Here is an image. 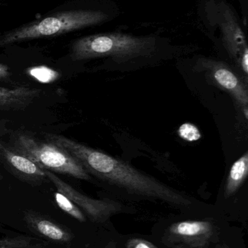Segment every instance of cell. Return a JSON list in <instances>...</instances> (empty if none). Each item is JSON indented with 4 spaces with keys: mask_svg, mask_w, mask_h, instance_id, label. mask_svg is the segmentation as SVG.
<instances>
[{
    "mask_svg": "<svg viewBox=\"0 0 248 248\" xmlns=\"http://www.w3.org/2000/svg\"><path fill=\"white\" fill-rule=\"evenodd\" d=\"M195 68L214 86L229 93L248 119V86L231 66L223 61L200 57L195 61Z\"/></svg>",
    "mask_w": 248,
    "mask_h": 248,
    "instance_id": "obj_6",
    "label": "cell"
},
{
    "mask_svg": "<svg viewBox=\"0 0 248 248\" xmlns=\"http://www.w3.org/2000/svg\"><path fill=\"white\" fill-rule=\"evenodd\" d=\"M54 198L58 206L66 214L71 216L80 222H85L87 219L84 213L64 194L57 191L54 193Z\"/></svg>",
    "mask_w": 248,
    "mask_h": 248,
    "instance_id": "obj_13",
    "label": "cell"
},
{
    "mask_svg": "<svg viewBox=\"0 0 248 248\" xmlns=\"http://www.w3.org/2000/svg\"><path fill=\"white\" fill-rule=\"evenodd\" d=\"M44 137L72 156L89 174L128 193L160 200L174 206L186 207L192 204L186 195L146 175L123 160L64 136L46 133Z\"/></svg>",
    "mask_w": 248,
    "mask_h": 248,
    "instance_id": "obj_1",
    "label": "cell"
},
{
    "mask_svg": "<svg viewBox=\"0 0 248 248\" xmlns=\"http://www.w3.org/2000/svg\"><path fill=\"white\" fill-rule=\"evenodd\" d=\"M4 144L0 142V155H1V151H2L3 148L4 147Z\"/></svg>",
    "mask_w": 248,
    "mask_h": 248,
    "instance_id": "obj_19",
    "label": "cell"
},
{
    "mask_svg": "<svg viewBox=\"0 0 248 248\" xmlns=\"http://www.w3.org/2000/svg\"><path fill=\"white\" fill-rule=\"evenodd\" d=\"M198 16L205 31L248 76V25L237 9L228 0H200Z\"/></svg>",
    "mask_w": 248,
    "mask_h": 248,
    "instance_id": "obj_3",
    "label": "cell"
},
{
    "mask_svg": "<svg viewBox=\"0 0 248 248\" xmlns=\"http://www.w3.org/2000/svg\"><path fill=\"white\" fill-rule=\"evenodd\" d=\"M11 148L44 170L82 180L90 179V175L72 156L48 140L42 141L31 134L17 133L13 137Z\"/></svg>",
    "mask_w": 248,
    "mask_h": 248,
    "instance_id": "obj_5",
    "label": "cell"
},
{
    "mask_svg": "<svg viewBox=\"0 0 248 248\" xmlns=\"http://www.w3.org/2000/svg\"><path fill=\"white\" fill-rule=\"evenodd\" d=\"M217 234L216 227L211 221L187 220L170 225L163 242L168 248H208Z\"/></svg>",
    "mask_w": 248,
    "mask_h": 248,
    "instance_id": "obj_7",
    "label": "cell"
},
{
    "mask_svg": "<svg viewBox=\"0 0 248 248\" xmlns=\"http://www.w3.org/2000/svg\"><path fill=\"white\" fill-rule=\"evenodd\" d=\"M24 217L31 230L52 241L68 243L73 240L72 234L69 231L39 214L28 211Z\"/></svg>",
    "mask_w": 248,
    "mask_h": 248,
    "instance_id": "obj_11",
    "label": "cell"
},
{
    "mask_svg": "<svg viewBox=\"0 0 248 248\" xmlns=\"http://www.w3.org/2000/svg\"><path fill=\"white\" fill-rule=\"evenodd\" d=\"M179 134L183 140H189V134H190V141H195L200 138V134L198 131V128L192 124H185L182 125L179 129Z\"/></svg>",
    "mask_w": 248,
    "mask_h": 248,
    "instance_id": "obj_16",
    "label": "cell"
},
{
    "mask_svg": "<svg viewBox=\"0 0 248 248\" xmlns=\"http://www.w3.org/2000/svg\"><path fill=\"white\" fill-rule=\"evenodd\" d=\"M217 248H229L226 246H219V247H218Z\"/></svg>",
    "mask_w": 248,
    "mask_h": 248,
    "instance_id": "obj_20",
    "label": "cell"
},
{
    "mask_svg": "<svg viewBox=\"0 0 248 248\" xmlns=\"http://www.w3.org/2000/svg\"><path fill=\"white\" fill-rule=\"evenodd\" d=\"M248 174V153L236 160L230 169L224 189V196L230 198L239 190L247 179Z\"/></svg>",
    "mask_w": 248,
    "mask_h": 248,
    "instance_id": "obj_12",
    "label": "cell"
},
{
    "mask_svg": "<svg viewBox=\"0 0 248 248\" xmlns=\"http://www.w3.org/2000/svg\"><path fill=\"white\" fill-rule=\"evenodd\" d=\"M119 10L115 4L103 9H80L60 12L20 26L0 37V48L39 38L58 36L113 20Z\"/></svg>",
    "mask_w": 248,
    "mask_h": 248,
    "instance_id": "obj_4",
    "label": "cell"
},
{
    "mask_svg": "<svg viewBox=\"0 0 248 248\" xmlns=\"http://www.w3.org/2000/svg\"><path fill=\"white\" fill-rule=\"evenodd\" d=\"M28 74L40 82L49 83L55 81L58 73L46 66H36L28 69Z\"/></svg>",
    "mask_w": 248,
    "mask_h": 248,
    "instance_id": "obj_15",
    "label": "cell"
},
{
    "mask_svg": "<svg viewBox=\"0 0 248 248\" xmlns=\"http://www.w3.org/2000/svg\"><path fill=\"white\" fill-rule=\"evenodd\" d=\"M44 243L29 237H5L0 240V248H41Z\"/></svg>",
    "mask_w": 248,
    "mask_h": 248,
    "instance_id": "obj_14",
    "label": "cell"
},
{
    "mask_svg": "<svg viewBox=\"0 0 248 248\" xmlns=\"http://www.w3.org/2000/svg\"><path fill=\"white\" fill-rule=\"evenodd\" d=\"M0 162L15 177L32 186L42 185L48 179L43 169L11 147L4 146Z\"/></svg>",
    "mask_w": 248,
    "mask_h": 248,
    "instance_id": "obj_9",
    "label": "cell"
},
{
    "mask_svg": "<svg viewBox=\"0 0 248 248\" xmlns=\"http://www.w3.org/2000/svg\"><path fill=\"white\" fill-rule=\"evenodd\" d=\"M179 46L170 39L158 35L135 36L121 32L96 33L80 38L73 42L71 60L74 61L106 59L120 66L149 63L168 54L175 53Z\"/></svg>",
    "mask_w": 248,
    "mask_h": 248,
    "instance_id": "obj_2",
    "label": "cell"
},
{
    "mask_svg": "<svg viewBox=\"0 0 248 248\" xmlns=\"http://www.w3.org/2000/svg\"><path fill=\"white\" fill-rule=\"evenodd\" d=\"M45 171L48 180L53 184L57 191L71 200L94 222H105L112 216L120 212L122 205L119 202L110 199H93L86 196L62 180L56 173Z\"/></svg>",
    "mask_w": 248,
    "mask_h": 248,
    "instance_id": "obj_8",
    "label": "cell"
},
{
    "mask_svg": "<svg viewBox=\"0 0 248 248\" xmlns=\"http://www.w3.org/2000/svg\"><path fill=\"white\" fill-rule=\"evenodd\" d=\"M11 76L10 68L7 65L0 63V81L9 79Z\"/></svg>",
    "mask_w": 248,
    "mask_h": 248,
    "instance_id": "obj_18",
    "label": "cell"
},
{
    "mask_svg": "<svg viewBox=\"0 0 248 248\" xmlns=\"http://www.w3.org/2000/svg\"><path fill=\"white\" fill-rule=\"evenodd\" d=\"M2 175L0 173V182H1V179H2Z\"/></svg>",
    "mask_w": 248,
    "mask_h": 248,
    "instance_id": "obj_22",
    "label": "cell"
},
{
    "mask_svg": "<svg viewBox=\"0 0 248 248\" xmlns=\"http://www.w3.org/2000/svg\"><path fill=\"white\" fill-rule=\"evenodd\" d=\"M42 91L28 87H0V112L17 111L30 106Z\"/></svg>",
    "mask_w": 248,
    "mask_h": 248,
    "instance_id": "obj_10",
    "label": "cell"
},
{
    "mask_svg": "<svg viewBox=\"0 0 248 248\" xmlns=\"http://www.w3.org/2000/svg\"><path fill=\"white\" fill-rule=\"evenodd\" d=\"M126 248H158L152 243L141 238L130 239L127 241Z\"/></svg>",
    "mask_w": 248,
    "mask_h": 248,
    "instance_id": "obj_17",
    "label": "cell"
},
{
    "mask_svg": "<svg viewBox=\"0 0 248 248\" xmlns=\"http://www.w3.org/2000/svg\"><path fill=\"white\" fill-rule=\"evenodd\" d=\"M109 248H116L115 247V246H114V245H112L111 246H109Z\"/></svg>",
    "mask_w": 248,
    "mask_h": 248,
    "instance_id": "obj_21",
    "label": "cell"
}]
</instances>
